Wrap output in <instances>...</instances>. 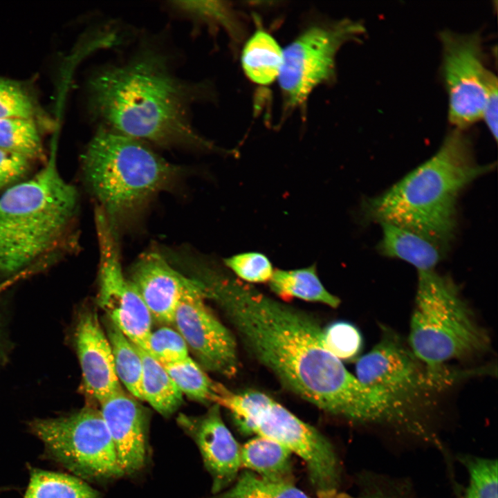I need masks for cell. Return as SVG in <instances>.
<instances>
[{"mask_svg": "<svg viewBox=\"0 0 498 498\" xmlns=\"http://www.w3.org/2000/svg\"><path fill=\"white\" fill-rule=\"evenodd\" d=\"M32 162L24 156L0 149V190L24 181Z\"/></svg>", "mask_w": 498, "mask_h": 498, "instance_id": "obj_34", "label": "cell"}, {"mask_svg": "<svg viewBox=\"0 0 498 498\" xmlns=\"http://www.w3.org/2000/svg\"><path fill=\"white\" fill-rule=\"evenodd\" d=\"M363 33L360 23L344 19L311 27L283 49L277 79L287 104L299 105L316 86L331 78L340 48Z\"/></svg>", "mask_w": 498, "mask_h": 498, "instance_id": "obj_9", "label": "cell"}, {"mask_svg": "<svg viewBox=\"0 0 498 498\" xmlns=\"http://www.w3.org/2000/svg\"><path fill=\"white\" fill-rule=\"evenodd\" d=\"M459 459L470 478L459 498H497V461L472 455H463Z\"/></svg>", "mask_w": 498, "mask_h": 498, "instance_id": "obj_30", "label": "cell"}, {"mask_svg": "<svg viewBox=\"0 0 498 498\" xmlns=\"http://www.w3.org/2000/svg\"><path fill=\"white\" fill-rule=\"evenodd\" d=\"M75 343L86 393L100 403L121 389L110 343L95 313L80 317Z\"/></svg>", "mask_w": 498, "mask_h": 498, "instance_id": "obj_17", "label": "cell"}, {"mask_svg": "<svg viewBox=\"0 0 498 498\" xmlns=\"http://www.w3.org/2000/svg\"><path fill=\"white\" fill-rule=\"evenodd\" d=\"M326 349L340 360L354 358L362 347V337L359 330L347 322H336L323 329Z\"/></svg>", "mask_w": 498, "mask_h": 498, "instance_id": "obj_33", "label": "cell"}, {"mask_svg": "<svg viewBox=\"0 0 498 498\" xmlns=\"http://www.w3.org/2000/svg\"><path fill=\"white\" fill-rule=\"evenodd\" d=\"M497 107L498 81L494 74L489 84L482 118L495 140H497Z\"/></svg>", "mask_w": 498, "mask_h": 498, "instance_id": "obj_35", "label": "cell"}, {"mask_svg": "<svg viewBox=\"0 0 498 498\" xmlns=\"http://www.w3.org/2000/svg\"><path fill=\"white\" fill-rule=\"evenodd\" d=\"M78 193L61 176L52 153L32 178L0 196V274L26 275L74 244Z\"/></svg>", "mask_w": 498, "mask_h": 498, "instance_id": "obj_4", "label": "cell"}, {"mask_svg": "<svg viewBox=\"0 0 498 498\" xmlns=\"http://www.w3.org/2000/svg\"><path fill=\"white\" fill-rule=\"evenodd\" d=\"M130 281L152 318L164 324L174 323L176 309L187 295L204 288L203 282L184 276L156 252H145L138 257Z\"/></svg>", "mask_w": 498, "mask_h": 498, "instance_id": "obj_15", "label": "cell"}, {"mask_svg": "<svg viewBox=\"0 0 498 498\" xmlns=\"http://www.w3.org/2000/svg\"><path fill=\"white\" fill-rule=\"evenodd\" d=\"M441 73L448 96V119L459 129L482 118L494 73L485 65L480 33H459L443 30Z\"/></svg>", "mask_w": 498, "mask_h": 498, "instance_id": "obj_10", "label": "cell"}, {"mask_svg": "<svg viewBox=\"0 0 498 498\" xmlns=\"http://www.w3.org/2000/svg\"><path fill=\"white\" fill-rule=\"evenodd\" d=\"M378 249L382 255L403 260L418 271L434 270L445 250L423 236L389 223H381Z\"/></svg>", "mask_w": 498, "mask_h": 498, "instance_id": "obj_18", "label": "cell"}, {"mask_svg": "<svg viewBox=\"0 0 498 498\" xmlns=\"http://www.w3.org/2000/svg\"><path fill=\"white\" fill-rule=\"evenodd\" d=\"M226 266L245 283L269 282L275 269L264 254L248 251L232 255L225 259Z\"/></svg>", "mask_w": 498, "mask_h": 498, "instance_id": "obj_32", "label": "cell"}, {"mask_svg": "<svg viewBox=\"0 0 498 498\" xmlns=\"http://www.w3.org/2000/svg\"><path fill=\"white\" fill-rule=\"evenodd\" d=\"M214 404L199 416L180 414L177 422L198 447L215 495L234 482L241 464V447L223 421L220 406Z\"/></svg>", "mask_w": 498, "mask_h": 498, "instance_id": "obj_14", "label": "cell"}, {"mask_svg": "<svg viewBox=\"0 0 498 498\" xmlns=\"http://www.w3.org/2000/svg\"><path fill=\"white\" fill-rule=\"evenodd\" d=\"M30 427L50 458L73 475L95 481L124 475L99 409L88 406L68 416L34 420Z\"/></svg>", "mask_w": 498, "mask_h": 498, "instance_id": "obj_8", "label": "cell"}, {"mask_svg": "<svg viewBox=\"0 0 498 498\" xmlns=\"http://www.w3.org/2000/svg\"><path fill=\"white\" fill-rule=\"evenodd\" d=\"M81 162L84 179L115 230L171 185L180 172L140 140L103 126Z\"/></svg>", "mask_w": 498, "mask_h": 498, "instance_id": "obj_5", "label": "cell"}, {"mask_svg": "<svg viewBox=\"0 0 498 498\" xmlns=\"http://www.w3.org/2000/svg\"><path fill=\"white\" fill-rule=\"evenodd\" d=\"M161 55L148 51L101 69L88 84L91 113L101 126L140 141L211 149L190 118L199 87L175 77Z\"/></svg>", "mask_w": 498, "mask_h": 498, "instance_id": "obj_2", "label": "cell"}, {"mask_svg": "<svg viewBox=\"0 0 498 498\" xmlns=\"http://www.w3.org/2000/svg\"><path fill=\"white\" fill-rule=\"evenodd\" d=\"M171 5L193 20L221 26L234 38L239 35V28L234 12L226 2L176 1L171 2Z\"/></svg>", "mask_w": 498, "mask_h": 498, "instance_id": "obj_29", "label": "cell"}, {"mask_svg": "<svg viewBox=\"0 0 498 498\" xmlns=\"http://www.w3.org/2000/svg\"><path fill=\"white\" fill-rule=\"evenodd\" d=\"M100 403L124 474L141 470L149 454L148 418L137 400L121 389Z\"/></svg>", "mask_w": 498, "mask_h": 498, "instance_id": "obj_16", "label": "cell"}, {"mask_svg": "<svg viewBox=\"0 0 498 498\" xmlns=\"http://www.w3.org/2000/svg\"><path fill=\"white\" fill-rule=\"evenodd\" d=\"M283 49L267 32L257 30L244 45L241 64L245 74L253 82L266 85L278 77Z\"/></svg>", "mask_w": 498, "mask_h": 498, "instance_id": "obj_21", "label": "cell"}, {"mask_svg": "<svg viewBox=\"0 0 498 498\" xmlns=\"http://www.w3.org/2000/svg\"><path fill=\"white\" fill-rule=\"evenodd\" d=\"M291 455L283 445L257 436L240 449L241 468L274 482L293 483Z\"/></svg>", "mask_w": 498, "mask_h": 498, "instance_id": "obj_19", "label": "cell"}, {"mask_svg": "<svg viewBox=\"0 0 498 498\" xmlns=\"http://www.w3.org/2000/svg\"><path fill=\"white\" fill-rule=\"evenodd\" d=\"M107 321V336L119 382L134 398L142 400V362L139 350L111 321Z\"/></svg>", "mask_w": 498, "mask_h": 498, "instance_id": "obj_25", "label": "cell"}, {"mask_svg": "<svg viewBox=\"0 0 498 498\" xmlns=\"http://www.w3.org/2000/svg\"><path fill=\"white\" fill-rule=\"evenodd\" d=\"M210 297L223 306L245 347L288 390L349 421L385 424L393 406L362 383L324 342L311 316L234 279L213 276Z\"/></svg>", "mask_w": 498, "mask_h": 498, "instance_id": "obj_1", "label": "cell"}, {"mask_svg": "<svg viewBox=\"0 0 498 498\" xmlns=\"http://www.w3.org/2000/svg\"><path fill=\"white\" fill-rule=\"evenodd\" d=\"M24 498H100V493L74 475L33 469Z\"/></svg>", "mask_w": 498, "mask_h": 498, "instance_id": "obj_24", "label": "cell"}, {"mask_svg": "<svg viewBox=\"0 0 498 498\" xmlns=\"http://www.w3.org/2000/svg\"><path fill=\"white\" fill-rule=\"evenodd\" d=\"M206 288L187 295L174 319L187 347L207 369L232 377L239 368L237 344L232 333L205 305Z\"/></svg>", "mask_w": 498, "mask_h": 498, "instance_id": "obj_13", "label": "cell"}, {"mask_svg": "<svg viewBox=\"0 0 498 498\" xmlns=\"http://www.w3.org/2000/svg\"><path fill=\"white\" fill-rule=\"evenodd\" d=\"M212 403L228 409L243 433L273 440L305 463L316 494L338 490L340 464L331 443L267 394L255 390L233 393L218 384Z\"/></svg>", "mask_w": 498, "mask_h": 498, "instance_id": "obj_7", "label": "cell"}, {"mask_svg": "<svg viewBox=\"0 0 498 498\" xmlns=\"http://www.w3.org/2000/svg\"><path fill=\"white\" fill-rule=\"evenodd\" d=\"M269 284L270 289L284 299L296 297L322 303L332 308L340 304V299L323 285L314 265L291 270H275Z\"/></svg>", "mask_w": 498, "mask_h": 498, "instance_id": "obj_20", "label": "cell"}, {"mask_svg": "<svg viewBox=\"0 0 498 498\" xmlns=\"http://www.w3.org/2000/svg\"><path fill=\"white\" fill-rule=\"evenodd\" d=\"M11 118H32L40 124L46 119L26 84L0 76V119Z\"/></svg>", "mask_w": 498, "mask_h": 498, "instance_id": "obj_27", "label": "cell"}, {"mask_svg": "<svg viewBox=\"0 0 498 498\" xmlns=\"http://www.w3.org/2000/svg\"><path fill=\"white\" fill-rule=\"evenodd\" d=\"M409 344L430 380L441 385L453 375L444 369L445 362L480 354L489 341L454 283L430 270L418 271Z\"/></svg>", "mask_w": 498, "mask_h": 498, "instance_id": "obj_6", "label": "cell"}, {"mask_svg": "<svg viewBox=\"0 0 498 498\" xmlns=\"http://www.w3.org/2000/svg\"><path fill=\"white\" fill-rule=\"evenodd\" d=\"M182 394L202 403H212L216 382L190 356L163 365Z\"/></svg>", "mask_w": 498, "mask_h": 498, "instance_id": "obj_28", "label": "cell"}, {"mask_svg": "<svg viewBox=\"0 0 498 498\" xmlns=\"http://www.w3.org/2000/svg\"><path fill=\"white\" fill-rule=\"evenodd\" d=\"M95 221L100 251L98 304L133 344L147 351L151 315L134 284L124 275L116 232L99 206Z\"/></svg>", "mask_w": 498, "mask_h": 498, "instance_id": "obj_11", "label": "cell"}, {"mask_svg": "<svg viewBox=\"0 0 498 498\" xmlns=\"http://www.w3.org/2000/svg\"><path fill=\"white\" fill-rule=\"evenodd\" d=\"M492 167L477 162L470 138L455 128L430 158L386 192L365 200L363 216L409 230L445 250L456 228L459 194Z\"/></svg>", "mask_w": 498, "mask_h": 498, "instance_id": "obj_3", "label": "cell"}, {"mask_svg": "<svg viewBox=\"0 0 498 498\" xmlns=\"http://www.w3.org/2000/svg\"><path fill=\"white\" fill-rule=\"evenodd\" d=\"M147 353L163 365L181 361L187 357V345L176 330L164 326L151 331L147 340Z\"/></svg>", "mask_w": 498, "mask_h": 498, "instance_id": "obj_31", "label": "cell"}, {"mask_svg": "<svg viewBox=\"0 0 498 498\" xmlns=\"http://www.w3.org/2000/svg\"><path fill=\"white\" fill-rule=\"evenodd\" d=\"M356 376L364 385L388 396L417 421L427 392L436 389L425 366L390 332L358 360Z\"/></svg>", "mask_w": 498, "mask_h": 498, "instance_id": "obj_12", "label": "cell"}, {"mask_svg": "<svg viewBox=\"0 0 498 498\" xmlns=\"http://www.w3.org/2000/svg\"><path fill=\"white\" fill-rule=\"evenodd\" d=\"M39 125V122L32 118L0 119V149L31 161L46 162Z\"/></svg>", "mask_w": 498, "mask_h": 498, "instance_id": "obj_26", "label": "cell"}, {"mask_svg": "<svg viewBox=\"0 0 498 498\" xmlns=\"http://www.w3.org/2000/svg\"><path fill=\"white\" fill-rule=\"evenodd\" d=\"M17 279L15 277L8 279L6 282L0 284V293L6 289L8 286L12 284L13 282L17 281Z\"/></svg>", "mask_w": 498, "mask_h": 498, "instance_id": "obj_36", "label": "cell"}, {"mask_svg": "<svg viewBox=\"0 0 498 498\" xmlns=\"http://www.w3.org/2000/svg\"><path fill=\"white\" fill-rule=\"evenodd\" d=\"M138 349L142 362V400L161 415L168 416L182 404L183 394L164 366L145 350Z\"/></svg>", "mask_w": 498, "mask_h": 498, "instance_id": "obj_22", "label": "cell"}, {"mask_svg": "<svg viewBox=\"0 0 498 498\" xmlns=\"http://www.w3.org/2000/svg\"><path fill=\"white\" fill-rule=\"evenodd\" d=\"M212 498H360L338 490L312 497L293 483L265 480L256 474L244 470L228 489Z\"/></svg>", "mask_w": 498, "mask_h": 498, "instance_id": "obj_23", "label": "cell"}]
</instances>
